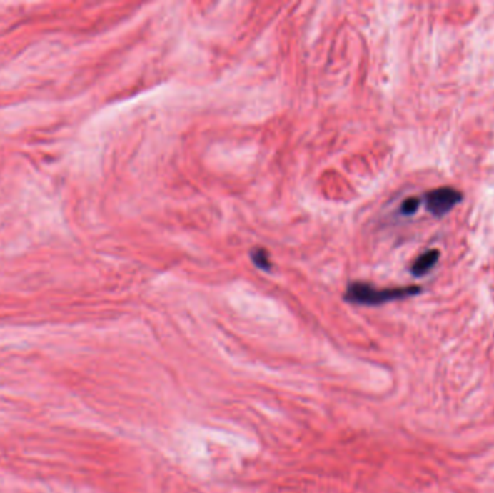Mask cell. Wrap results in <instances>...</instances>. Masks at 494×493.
<instances>
[{"label": "cell", "mask_w": 494, "mask_h": 493, "mask_svg": "<svg viewBox=\"0 0 494 493\" xmlns=\"http://www.w3.org/2000/svg\"><path fill=\"white\" fill-rule=\"evenodd\" d=\"M422 201L432 216L441 219L463 201V193L455 187L444 186L428 191Z\"/></svg>", "instance_id": "2"}, {"label": "cell", "mask_w": 494, "mask_h": 493, "mask_svg": "<svg viewBox=\"0 0 494 493\" xmlns=\"http://www.w3.org/2000/svg\"><path fill=\"white\" fill-rule=\"evenodd\" d=\"M420 203H422V199H419V197L405 199L399 206V214L403 217H412L419 210Z\"/></svg>", "instance_id": "5"}, {"label": "cell", "mask_w": 494, "mask_h": 493, "mask_svg": "<svg viewBox=\"0 0 494 493\" xmlns=\"http://www.w3.org/2000/svg\"><path fill=\"white\" fill-rule=\"evenodd\" d=\"M249 257H251V261L252 264L263 271V272H271L272 271V261H271V254L265 249V248H261V246H258V248H253L251 252H249Z\"/></svg>", "instance_id": "4"}, {"label": "cell", "mask_w": 494, "mask_h": 493, "mask_svg": "<svg viewBox=\"0 0 494 493\" xmlns=\"http://www.w3.org/2000/svg\"><path fill=\"white\" fill-rule=\"evenodd\" d=\"M422 292L420 287H395V288H378L368 282L353 281L347 285L344 292V299L353 305L361 307H379L395 301L408 299L416 297Z\"/></svg>", "instance_id": "1"}, {"label": "cell", "mask_w": 494, "mask_h": 493, "mask_svg": "<svg viewBox=\"0 0 494 493\" xmlns=\"http://www.w3.org/2000/svg\"><path fill=\"white\" fill-rule=\"evenodd\" d=\"M438 261H440V251L438 249H428V251L422 252L415 259V262L410 267V274L415 278H422L437 267Z\"/></svg>", "instance_id": "3"}]
</instances>
